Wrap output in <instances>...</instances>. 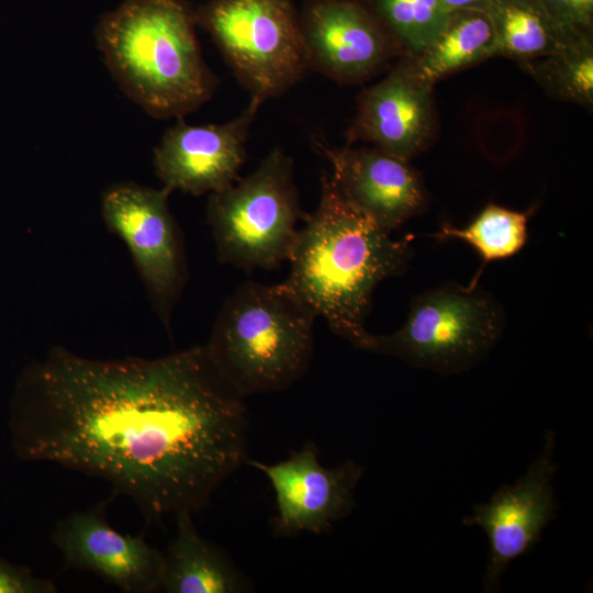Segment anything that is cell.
I'll use <instances>...</instances> for the list:
<instances>
[{
  "label": "cell",
  "instance_id": "cell-21",
  "mask_svg": "<svg viewBox=\"0 0 593 593\" xmlns=\"http://www.w3.org/2000/svg\"><path fill=\"white\" fill-rule=\"evenodd\" d=\"M377 16L399 48L413 56L443 31L452 11L441 0H372Z\"/></svg>",
  "mask_w": 593,
  "mask_h": 593
},
{
  "label": "cell",
  "instance_id": "cell-17",
  "mask_svg": "<svg viewBox=\"0 0 593 593\" xmlns=\"http://www.w3.org/2000/svg\"><path fill=\"white\" fill-rule=\"evenodd\" d=\"M483 11L493 25L496 57L535 59L593 35L569 30L540 0H486Z\"/></svg>",
  "mask_w": 593,
  "mask_h": 593
},
{
  "label": "cell",
  "instance_id": "cell-12",
  "mask_svg": "<svg viewBox=\"0 0 593 593\" xmlns=\"http://www.w3.org/2000/svg\"><path fill=\"white\" fill-rule=\"evenodd\" d=\"M300 23L309 67L339 83L368 79L399 48L379 18L356 0H313Z\"/></svg>",
  "mask_w": 593,
  "mask_h": 593
},
{
  "label": "cell",
  "instance_id": "cell-11",
  "mask_svg": "<svg viewBox=\"0 0 593 593\" xmlns=\"http://www.w3.org/2000/svg\"><path fill=\"white\" fill-rule=\"evenodd\" d=\"M259 107L250 99L239 115L223 124L192 125L178 118L154 149L155 174L164 187L201 195L236 182Z\"/></svg>",
  "mask_w": 593,
  "mask_h": 593
},
{
  "label": "cell",
  "instance_id": "cell-18",
  "mask_svg": "<svg viewBox=\"0 0 593 593\" xmlns=\"http://www.w3.org/2000/svg\"><path fill=\"white\" fill-rule=\"evenodd\" d=\"M414 75L434 86L439 79L496 57L493 25L483 10L452 11L438 36L416 55H406Z\"/></svg>",
  "mask_w": 593,
  "mask_h": 593
},
{
  "label": "cell",
  "instance_id": "cell-3",
  "mask_svg": "<svg viewBox=\"0 0 593 593\" xmlns=\"http://www.w3.org/2000/svg\"><path fill=\"white\" fill-rule=\"evenodd\" d=\"M195 24V12L184 0H125L96 27V42L112 77L155 119L183 118L216 88Z\"/></svg>",
  "mask_w": 593,
  "mask_h": 593
},
{
  "label": "cell",
  "instance_id": "cell-24",
  "mask_svg": "<svg viewBox=\"0 0 593 593\" xmlns=\"http://www.w3.org/2000/svg\"><path fill=\"white\" fill-rule=\"evenodd\" d=\"M443 3L450 10L477 9L483 10L486 0H441Z\"/></svg>",
  "mask_w": 593,
  "mask_h": 593
},
{
  "label": "cell",
  "instance_id": "cell-14",
  "mask_svg": "<svg viewBox=\"0 0 593 593\" xmlns=\"http://www.w3.org/2000/svg\"><path fill=\"white\" fill-rule=\"evenodd\" d=\"M314 145L329 161L345 199L384 232L391 234L427 209L428 191L409 160L376 147L333 148L317 138Z\"/></svg>",
  "mask_w": 593,
  "mask_h": 593
},
{
  "label": "cell",
  "instance_id": "cell-19",
  "mask_svg": "<svg viewBox=\"0 0 593 593\" xmlns=\"http://www.w3.org/2000/svg\"><path fill=\"white\" fill-rule=\"evenodd\" d=\"M532 213L533 210L521 212L491 202L463 227L446 223L429 236L438 240H462L478 253L481 266L470 282L474 286L489 262L511 258L524 248Z\"/></svg>",
  "mask_w": 593,
  "mask_h": 593
},
{
  "label": "cell",
  "instance_id": "cell-20",
  "mask_svg": "<svg viewBox=\"0 0 593 593\" xmlns=\"http://www.w3.org/2000/svg\"><path fill=\"white\" fill-rule=\"evenodd\" d=\"M552 98L593 107V35L582 36L546 56L519 61Z\"/></svg>",
  "mask_w": 593,
  "mask_h": 593
},
{
  "label": "cell",
  "instance_id": "cell-2",
  "mask_svg": "<svg viewBox=\"0 0 593 593\" xmlns=\"http://www.w3.org/2000/svg\"><path fill=\"white\" fill-rule=\"evenodd\" d=\"M299 230L283 281L331 331L368 350L366 320L380 282L402 276L413 249L393 239L343 195L332 174L321 176L320 202Z\"/></svg>",
  "mask_w": 593,
  "mask_h": 593
},
{
  "label": "cell",
  "instance_id": "cell-7",
  "mask_svg": "<svg viewBox=\"0 0 593 593\" xmlns=\"http://www.w3.org/2000/svg\"><path fill=\"white\" fill-rule=\"evenodd\" d=\"M195 18L260 104L286 92L310 68L290 0H211Z\"/></svg>",
  "mask_w": 593,
  "mask_h": 593
},
{
  "label": "cell",
  "instance_id": "cell-15",
  "mask_svg": "<svg viewBox=\"0 0 593 593\" xmlns=\"http://www.w3.org/2000/svg\"><path fill=\"white\" fill-rule=\"evenodd\" d=\"M433 87L414 75L405 57L383 79L362 91L346 133V146L367 142L410 161L435 136Z\"/></svg>",
  "mask_w": 593,
  "mask_h": 593
},
{
  "label": "cell",
  "instance_id": "cell-4",
  "mask_svg": "<svg viewBox=\"0 0 593 593\" xmlns=\"http://www.w3.org/2000/svg\"><path fill=\"white\" fill-rule=\"evenodd\" d=\"M316 317L284 282L247 281L225 300L204 348L244 399L281 392L309 370Z\"/></svg>",
  "mask_w": 593,
  "mask_h": 593
},
{
  "label": "cell",
  "instance_id": "cell-9",
  "mask_svg": "<svg viewBox=\"0 0 593 593\" xmlns=\"http://www.w3.org/2000/svg\"><path fill=\"white\" fill-rule=\"evenodd\" d=\"M246 463L271 483L277 507L272 529L277 536L287 537L328 532L348 516L356 506L355 489L365 473V468L353 460L324 467L312 441L282 461L265 463L247 458Z\"/></svg>",
  "mask_w": 593,
  "mask_h": 593
},
{
  "label": "cell",
  "instance_id": "cell-13",
  "mask_svg": "<svg viewBox=\"0 0 593 593\" xmlns=\"http://www.w3.org/2000/svg\"><path fill=\"white\" fill-rule=\"evenodd\" d=\"M109 500L60 519L52 541L64 569L89 571L126 593L160 592L164 553L143 536L115 530L107 521Z\"/></svg>",
  "mask_w": 593,
  "mask_h": 593
},
{
  "label": "cell",
  "instance_id": "cell-5",
  "mask_svg": "<svg viewBox=\"0 0 593 593\" xmlns=\"http://www.w3.org/2000/svg\"><path fill=\"white\" fill-rule=\"evenodd\" d=\"M293 163L275 147L247 177L210 194L206 220L217 259L246 272L272 270L290 257L305 221Z\"/></svg>",
  "mask_w": 593,
  "mask_h": 593
},
{
  "label": "cell",
  "instance_id": "cell-6",
  "mask_svg": "<svg viewBox=\"0 0 593 593\" xmlns=\"http://www.w3.org/2000/svg\"><path fill=\"white\" fill-rule=\"evenodd\" d=\"M505 326L504 309L491 293L478 284L446 282L412 299L400 329L371 334L368 351L444 374L460 373L489 355Z\"/></svg>",
  "mask_w": 593,
  "mask_h": 593
},
{
  "label": "cell",
  "instance_id": "cell-10",
  "mask_svg": "<svg viewBox=\"0 0 593 593\" xmlns=\"http://www.w3.org/2000/svg\"><path fill=\"white\" fill-rule=\"evenodd\" d=\"M555 434L548 432L542 452L514 484L504 485L488 503L465 517L467 526L481 527L490 552L484 575L485 591H494L510 563L526 553L540 539L542 529L555 517L557 503L552 480Z\"/></svg>",
  "mask_w": 593,
  "mask_h": 593
},
{
  "label": "cell",
  "instance_id": "cell-23",
  "mask_svg": "<svg viewBox=\"0 0 593 593\" xmlns=\"http://www.w3.org/2000/svg\"><path fill=\"white\" fill-rule=\"evenodd\" d=\"M553 16L578 34H593V0H540Z\"/></svg>",
  "mask_w": 593,
  "mask_h": 593
},
{
  "label": "cell",
  "instance_id": "cell-16",
  "mask_svg": "<svg viewBox=\"0 0 593 593\" xmlns=\"http://www.w3.org/2000/svg\"><path fill=\"white\" fill-rule=\"evenodd\" d=\"M177 534L164 553L161 592L240 593L253 584L216 545L199 535L189 512L176 516Z\"/></svg>",
  "mask_w": 593,
  "mask_h": 593
},
{
  "label": "cell",
  "instance_id": "cell-1",
  "mask_svg": "<svg viewBox=\"0 0 593 593\" xmlns=\"http://www.w3.org/2000/svg\"><path fill=\"white\" fill-rule=\"evenodd\" d=\"M247 426L204 345L110 360L54 346L19 378L8 416L20 460L100 478L152 522L204 508L246 463Z\"/></svg>",
  "mask_w": 593,
  "mask_h": 593
},
{
  "label": "cell",
  "instance_id": "cell-8",
  "mask_svg": "<svg viewBox=\"0 0 593 593\" xmlns=\"http://www.w3.org/2000/svg\"><path fill=\"white\" fill-rule=\"evenodd\" d=\"M170 193L165 187L120 182L101 198L105 225L128 248L153 310L168 333L188 277L182 238L169 210Z\"/></svg>",
  "mask_w": 593,
  "mask_h": 593
},
{
  "label": "cell",
  "instance_id": "cell-22",
  "mask_svg": "<svg viewBox=\"0 0 593 593\" xmlns=\"http://www.w3.org/2000/svg\"><path fill=\"white\" fill-rule=\"evenodd\" d=\"M53 581L40 578L26 567L0 557V593H55Z\"/></svg>",
  "mask_w": 593,
  "mask_h": 593
}]
</instances>
